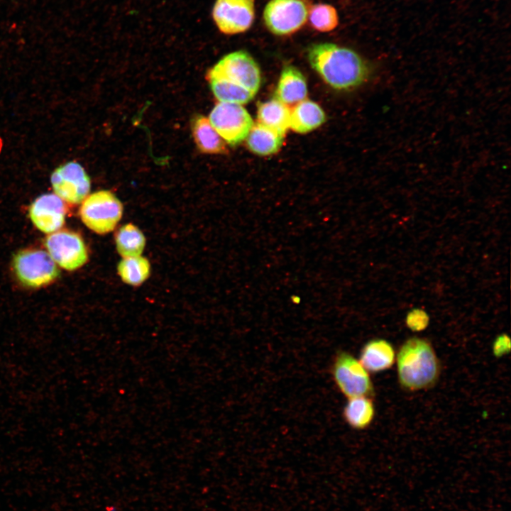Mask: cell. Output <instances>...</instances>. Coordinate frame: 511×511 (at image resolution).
Segmentation results:
<instances>
[{
    "instance_id": "6da1fadb",
    "label": "cell",
    "mask_w": 511,
    "mask_h": 511,
    "mask_svg": "<svg viewBox=\"0 0 511 511\" xmlns=\"http://www.w3.org/2000/svg\"><path fill=\"white\" fill-rule=\"evenodd\" d=\"M307 60L323 80L337 90L354 89L369 78L371 68L354 50L331 43L311 45Z\"/></svg>"
},
{
    "instance_id": "7c38bea8",
    "label": "cell",
    "mask_w": 511,
    "mask_h": 511,
    "mask_svg": "<svg viewBox=\"0 0 511 511\" xmlns=\"http://www.w3.org/2000/svg\"><path fill=\"white\" fill-rule=\"evenodd\" d=\"M29 217L34 226L43 233H53L64 224L66 216L65 202L55 194L38 197L31 204Z\"/></svg>"
},
{
    "instance_id": "9a60e30c",
    "label": "cell",
    "mask_w": 511,
    "mask_h": 511,
    "mask_svg": "<svg viewBox=\"0 0 511 511\" xmlns=\"http://www.w3.org/2000/svg\"><path fill=\"white\" fill-rule=\"evenodd\" d=\"M191 131L197 148L207 154H224L226 143L211 124L209 119L195 115L191 120Z\"/></svg>"
},
{
    "instance_id": "9c48e42d",
    "label": "cell",
    "mask_w": 511,
    "mask_h": 511,
    "mask_svg": "<svg viewBox=\"0 0 511 511\" xmlns=\"http://www.w3.org/2000/svg\"><path fill=\"white\" fill-rule=\"evenodd\" d=\"M52 259L67 270H75L88 260V252L82 237L71 230H59L46 236L44 242Z\"/></svg>"
},
{
    "instance_id": "ac0fdd59",
    "label": "cell",
    "mask_w": 511,
    "mask_h": 511,
    "mask_svg": "<svg viewBox=\"0 0 511 511\" xmlns=\"http://www.w3.org/2000/svg\"><path fill=\"white\" fill-rule=\"evenodd\" d=\"M283 138L276 131L257 122L253 123L246 137V144L248 149L256 155H270L280 149Z\"/></svg>"
},
{
    "instance_id": "3957f363",
    "label": "cell",
    "mask_w": 511,
    "mask_h": 511,
    "mask_svg": "<svg viewBox=\"0 0 511 511\" xmlns=\"http://www.w3.org/2000/svg\"><path fill=\"white\" fill-rule=\"evenodd\" d=\"M123 211V204L114 194L109 190H99L82 201L79 216L88 229L99 234H106L115 229Z\"/></svg>"
},
{
    "instance_id": "2e32d148",
    "label": "cell",
    "mask_w": 511,
    "mask_h": 511,
    "mask_svg": "<svg viewBox=\"0 0 511 511\" xmlns=\"http://www.w3.org/2000/svg\"><path fill=\"white\" fill-rule=\"evenodd\" d=\"M325 121L326 115L321 106L305 99L291 110L290 128L295 132L307 133L319 127Z\"/></svg>"
},
{
    "instance_id": "30bf717a",
    "label": "cell",
    "mask_w": 511,
    "mask_h": 511,
    "mask_svg": "<svg viewBox=\"0 0 511 511\" xmlns=\"http://www.w3.org/2000/svg\"><path fill=\"white\" fill-rule=\"evenodd\" d=\"M50 182L55 194L71 204L82 203L89 195L91 187L89 175L75 161L57 167L51 174Z\"/></svg>"
},
{
    "instance_id": "44dd1931",
    "label": "cell",
    "mask_w": 511,
    "mask_h": 511,
    "mask_svg": "<svg viewBox=\"0 0 511 511\" xmlns=\"http://www.w3.org/2000/svg\"><path fill=\"white\" fill-rule=\"evenodd\" d=\"M115 243L118 253L123 257L139 256L145 246V237L140 229L132 223L123 225L116 233Z\"/></svg>"
},
{
    "instance_id": "d6986e66",
    "label": "cell",
    "mask_w": 511,
    "mask_h": 511,
    "mask_svg": "<svg viewBox=\"0 0 511 511\" xmlns=\"http://www.w3.org/2000/svg\"><path fill=\"white\" fill-rule=\"evenodd\" d=\"M375 414L374 403L370 397L348 398L343 410L345 422L351 428L363 430L373 421Z\"/></svg>"
},
{
    "instance_id": "d4e9b609",
    "label": "cell",
    "mask_w": 511,
    "mask_h": 511,
    "mask_svg": "<svg viewBox=\"0 0 511 511\" xmlns=\"http://www.w3.org/2000/svg\"><path fill=\"white\" fill-rule=\"evenodd\" d=\"M510 349V339L506 334L498 335L493 343L492 351L496 358H501L508 354Z\"/></svg>"
},
{
    "instance_id": "e0dca14e",
    "label": "cell",
    "mask_w": 511,
    "mask_h": 511,
    "mask_svg": "<svg viewBox=\"0 0 511 511\" xmlns=\"http://www.w3.org/2000/svg\"><path fill=\"white\" fill-rule=\"evenodd\" d=\"M258 122L285 136L290 128L291 109L288 106L273 98L258 104Z\"/></svg>"
},
{
    "instance_id": "7a4b0ae2",
    "label": "cell",
    "mask_w": 511,
    "mask_h": 511,
    "mask_svg": "<svg viewBox=\"0 0 511 511\" xmlns=\"http://www.w3.org/2000/svg\"><path fill=\"white\" fill-rule=\"evenodd\" d=\"M395 358L398 382L404 390H427L437 383L441 365L427 339L417 336L407 339L399 348Z\"/></svg>"
},
{
    "instance_id": "5bb4252c",
    "label": "cell",
    "mask_w": 511,
    "mask_h": 511,
    "mask_svg": "<svg viewBox=\"0 0 511 511\" xmlns=\"http://www.w3.org/2000/svg\"><path fill=\"white\" fill-rule=\"evenodd\" d=\"M393 346L387 340L374 339L363 346L359 361L370 373H378L392 366L395 361Z\"/></svg>"
},
{
    "instance_id": "cb8c5ba5",
    "label": "cell",
    "mask_w": 511,
    "mask_h": 511,
    "mask_svg": "<svg viewBox=\"0 0 511 511\" xmlns=\"http://www.w3.org/2000/svg\"><path fill=\"white\" fill-rule=\"evenodd\" d=\"M407 326L412 331H424L429 324L428 314L421 309H413L410 311L405 319Z\"/></svg>"
},
{
    "instance_id": "ba28073f",
    "label": "cell",
    "mask_w": 511,
    "mask_h": 511,
    "mask_svg": "<svg viewBox=\"0 0 511 511\" xmlns=\"http://www.w3.org/2000/svg\"><path fill=\"white\" fill-rule=\"evenodd\" d=\"M308 12L302 0H270L263 10V21L271 33L290 35L304 26Z\"/></svg>"
},
{
    "instance_id": "603a6c76",
    "label": "cell",
    "mask_w": 511,
    "mask_h": 511,
    "mask_svg": "<svg viewBox=\"0 0 511 511\" xmlns=\"http://www.w3.org/2000/svg\"><path fill=\"white\" fill-rule=\"evenodd\" d=\"M309 25L319 32H329L339 25L336 9L328 4H314L308 12Z\"/></svg>"
},
{
    "instance_id": "5b68a950",
    "label": "cell",
    "mask_w": 511,
    "mask_h": 511,
    "mask_svg": "<svg viewBox=\"0 0 511 511\" xmlns=\"http://www.w3.org/2000/svg\"><path fill=\"white\" fill-rule=\"evenodd\" d=\"M331 375L339 391L346 397L374 395L373 384L367 370L350 353H336L331 365Z\"/></svg>"
},
{
    "instance_id": "8992f818",
    "label": "cell",
    "mask_w": 511,
    "mask_h": 511,
    "mask_svg": "<svg viewBox=\"0 0 511 511\" xmlns=\"http://www.w3.org/2000/svg\"><path fill=\"white\" fill-rule=\"evenodd\" d=\"M207 75L224 78L254 94L258 91L261 82L258 64L245 50H237L226 55L209 70Z\"/></svg>"
},
{
    "instance_id": "52a82bcc",
    "label": "cell",
    "mask_w": 511,
    "mask_h": 511,
    "mask_svg": "<svg viewBox=\"0 0 511 511\" xmlns=\"http://www.w3.org/2000/svg\"><path fill=\"white\" fill-rule=\"evenodd\" d=\"M209 120L231 146H236L246 139L253 125L251 115L242 105L226 102L215 105Z\"/></svg>"
},
{
    "instance_id": "ffe728a7",
    "label": "cell",
    "mask_w": 511,
    "mask_h": 511,
    "mask_svg": "<svg viewBox=\"0 0 511 511\" xmlns=\"http://www.w3.org/2000/svg\"><path fill=\"white\" fill-rule=\"evenodd\" d=\"M211 89L219 102L237 104H247L255 94L246 88L224 78L207 75Z\"/></svg>"
},
{
    "instance_id": "7402d4cb",
    "label": "cell",
    "mask_w": 511,
    "mask_h": 511,
    "mask_svg": "<svg viewBox=\"0 0 511 511\" xmlns=\"http://www.w3.org/2000/svg\"><path fill=\"white\" fill-rule=\"evenodd\" d=\"M117 271L124 283L138 286L149 278L150 264L146 258L141 256L123 258L118 263Z\"/></svg>"
},
{
    "instance_id": "8fae6325",
    "label": "cell",
    "mask_w": 511,
    "mask_h": 511,
    "mask_svg": "<svg viewBox=\"0 0 511 511\" xmlns=\"http://www.w3.org/2000/svg\"><path fill=\"white\" fill-rule=\"evenodd\" d=\"M212 18L223 33L234 35L247 31L255 18V0H216Z\"/></svg>"
},
{
    "instance_id": "277c9868",
    "label": "cell",
    "mask_w": 511,
    "mask_h": 511,
    "mask_svg": "<svg viewBox=\"0 0 511 511\" xmlns=\"http://www.w3.org/2000/svg\"><path fill=\"white\" fill-rule=\"evenodd\" d=\"M12 267L18 280L31 288L46 286L60 276V270L48 253L37 248L18 251L13 257Z\"/></svg>"
},
{
    "instance_id": "4fadbf2b",
    "label": "cell",
    "mask_w": 511,
    "mask_h": 511,
    "mask_svg": "<svg viewBox=\"0 0 511 511\" xmlns=\"http://www.w3.org/2000/svg\"><path fill=\"white\" fill-rule=\"evenodd\" d=\"M307 95V85L302 72L295 66H285L280 73L273 98L287 105L305 99Z\"/></svg>"
}]
</instances>
